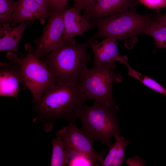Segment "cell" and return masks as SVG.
I'll use <instances>...</instances> for the list:
<instances>
[{"label": "cell", "instance_id": "cell-13", "mask_svg": "<svg viewBox=\"0 0 166 166\" xmlns=\"http://www.w3.org/2000/svg\"><path fill=\"white\" fill-rule=\"evenodd\" d=\"M117 39L113 36L106 38L101 42H90L94 57V65H115L116 62L123 63L128 60L126 56L119 53Z\"/></svg>", "mask_w": 166, "mask_h": 166}, {"label": "cell", "instance_id": "cell-9", "mask_svg": "<svg viewBox=\"0 0 166 166\" xmlns=\"http://www.w3.org/2000/svg\"><path fill=\"white\" fill-rule=\"evenodd\" d=\"M22 82L24 79L19 64L12 61L0 62V96L14 97L17 101Z\"/></svg>", "mask_w": 166, "mask_h": 166}, {"label": "cell", "instance_id": "cell-6", "mask_svg": "<svg viewBox=\"0 0 166 166\" xmlns=\"http://www.w3.org/2000/svg\"><path fill=\"white\" fill-rule=\"evenodd\" d=\"M116 65H94L83 71L79 82L85 97L88 100H93L105 105L117 107L112 93L114 83L121 82V75L115 72Z\"/></svg>", "mask_w": 166, "mask_h": 166}, {"label": "cell", "instance_id": "cell-1", "mask_svg": "<svg viewBox=\"0 0 166 166\" xmlns=\"http://www.w3.org/2000/svg\"><path fill=\"white\" fill-rule=\"evenodd\" d=\"M79 82L69 81L47 89L39 100H33L37 113L33 121L42 122L45 131L50 132L55 121L62 118L74 122L75 113L87 101Z\"/></svg>", "mask_w": 166, "mask_h": 166}, {"label": "cell", "instance_id": "cell-12", "mask_svg": "<svg viewBox=\"0 0 166 166\" xmlns=\"http://www.w3.org/2000/svg\"><path fill=\"white\" fill-rule=\"evenodd\" d=\"M138 0H97L89 8L84 10L83 16L89 21L136 9Z\"/></svg>", "mask_w": 166, "mask_h": 166}, {"label": "cell", "instance_id": "cell-14", "mask_svg": "<svg viewBox=\"0 0 166 166\" xmlns=\"http://www.w3.org/2000/svg\"><path fill=\"white\" fill-rule=\"evenodd\" d=\"M34 21L21 23L12 28L9 24H4L0 27V51H11L19 53L20 57L24 54L20 52L18 46L26 27Z\"/></svg>", "mask_w": 166, "mask_h": 166}, {"label": "cell", "instance_id": "cell-11", "mask_svg": "<svg viewBox=\"0 0 166 166\" xmlns=\"http://www.w3.org/2000/svg\"><path fill=\"white\" fill-rule=\"evenodd\" d=\"M52 13L48 8L32 0H18L15 2L14 10L11 17L12 26L37 20L44 24L45 18L51 16Z\"/></svg>", "mask_w": 166, "mask_h": 166}, {"label": "cell", "instance_id": "cell-8", "mask_svg": "<svg viewBox=\"0 0 166 166\" xmlns=\"http://www.w3.org/2000/svg\"><path fill=\"white\" fill-rule=\"evenodd\" d=\"M64 10L53 12L42 34L34 40L36 45L35 53L40 59H43L61 40L64 30Z\"/></svg>", "mask_w": 166, "mask_h": 166}, {"label": "cell", "instance_id": "cell-22", "mask_svg": "<svg viewBox=\"0 0 166 166\" xmlns=\"http://www.w3.org/2000/svg\"><path fill=\"white\" fill-rule=\"evenodd\" d=\"M97 0H80L75 3L73 7L79 11L86 10L93 6Z\"/></svg>", "mask_w": 166, "mask_h": 166}, {"label": "cell", "instance_id": "cell-3", "mask_svg": "<svg viewBox=\"0 0 166 166\" xmlns=\"http://www.w3.org/2000/svg\"><path fill=\"white\" fill-rule=\"evenodd\" d=\"M89 41L76 44H65L62 41L46 55L43 61L48 65L55 84L79 82L82 72L91 60L87 49Z\"/></svg>", "mask_w": 166, "mask_h": 166}, {"label": "cell", "instance_id": "cell-25", "mask_svg": "<svg viewBox=\"0 0 166 166\" xmlns=\"http://www.w3.org/2000/svg\"><path fill=\"white\" fill-rule=\"evenodd\" d=\"M38 3L41 6L49 8L48 0H32Z\"/></svg>", "mask_w": 166, "mask_h": 166}, {"label": "cell", "instance_id": "cell-5", "mask_svg": "<svg viewBox=\"0 0 166 166\" xmlns=\"http://www.w3.org/2000/svg\"><path fill=\"white\" fill-rule=\"evenodd\" d=\"M26 54L18 58L17 53L7 51L6 56L9 61L19 64L24 82L32 94L33 100H38L47 89L57 86L48 65L36 55L29 43L24 45Z\"/></svg>", "mask_w": 166, "mask_h": 166}, {"label": "cell", "instance_id": "cell-20", "mask_svg": "<svg viewBox=\"0 0 166 166\" xmlns=\"http://www.w3.org/2000/svg\"><path fill=\"white\" fill-rule=\"evenodd\" d=\"M68 0H48L49 8L52 12L56 11L64 10L69 8Z\"/></svg>", "mask_w": 166, "mask_h": 166}, {"label": "cell", "instance_id": "cell-16", "mask_svg": "<svg viewBox=\"0 0 166 166\" xmlns=\"http://www.w3.org/2000/svg\"><path fill=\"white\" fill-rule=\"evenodd\" d=\"M51 166H63L69 163L70 158L62 139L59 136L53 139Z\"/></svg>", "mask_w": 166, "mask_h": 166}, {"label": "cell", "instance_id": "cell-18", "mask_svg": "<svg viewBox=\"0 0 166 166\" xmlns=\"http://www.w3.org/2000/svg\"><path fill=\"white\" fill-rule=\"evenodd\" d=\"M149 35L154 38L156 48L166 49V26L155 18L151 25Z\"/></svg>", "mask_w": 166, "mask_h": 166}, {"label": "cell", "instance_id": "cell-7", "mask_svg": "<svg viewBox=\"0 0 166 166\" xmlns=\"http://www.w3.org/2000/svg\"><path fill=\"white\" fill-rule=\"evenodd\" d=\"M56 136L62 139L66 149L70 154L72 151L82 155L91 162L92 166L98 162L101 166L106 150L96 152L93 146V142L77 127L74 122L69 124L56 132Z\"/></svg>", "mask_w": 166, "mask_h": 166}, {"label": "cell", "instance_id": "cell-4", "mask_svg": "<svg viewBox=\"0 0 166 166\" xmlns=\"http://www.w3.org/2000/svg\"><path fill=\"white\" fill-rule=\"evenodd\" d=\"M118 109L119 107L94 101L91 105H84L74 116L80 119L82 126L80 130L93 142L97 140L110 147L113 144L112 138L122 132L117 115Z\"/></svg>", "mask_w": 166, "mask_h": 166}, {"label": "cell", "instance_id": "cell-23", "mask_svg": "<svg viewBox=\"0 0 166 166\" xmlns=\"http://www.w3.org/2000/svg\"><path fill=\"white\" fill-rule=\"evenodd\" d=\"M125 161L127 165L129 166H144L145 164L143 161L142 158L138 156L130 157L125 160Z\"/></svg>", "mask_w": 166, "mask_h": 166}, {"label": "cell", "instance_id": "cell-15", "mask_svg": "<svg viewBox=\"0 0 166 166\" xmlns=\"http://www.w3.org/2000/svg\"><path fill=\"white\" fill-rule=\"evenodd\" d=\"M115 142L110 147L102 166H120L125 161L124 157L125 148L129 143L123 136L115 135Z\"/></svg>", "mask_w": 166, "mask_h": 166}, {"label": "cell", "instance_id": "cell-21", "mask_svg": "<svg viewBox=\"0 0 166 166\" xmlns=\"http://www.w3.org/2000/svg\"><path fill=\"white\" fill-rule=\"evenodd\" d=\"M139 2L147 8L158 10L166 8V0H138Z\"/></svg>", "mask_w": 166, "mask_h": 166}, {"label": "cell", "instance_id": "cell-24", "mask_svg": "<svg viewBox=\"0 0 166 166\" xmlns=\"http://www.w3.org/2000/svg\"><path fill=\"white\" fill-rule=\"evenodd\" d=\"M154 18L157 22L166 26V13L161 14L157 10L155 12Z\"/></svg>", "mask_w": 166, "mask_h": 166}, {"label": "cell", "instance_id": "cell-19", "mask_svg": "<svg viewBox=\"0 0 166 166\" xmlns=\"http://www.w3.org/2000/svg\"><path fill=\"white\" fill-rule=\"evenodd\" d=\"M13 0H0V25L9 24L12 26L11 17L14 9Z\"/></svg>", "mask_w": 166, "mask_h": 166}, {"label": "cell", "instance_id": "cell-17", "mask_svg": "<svg viewBox=\"0 0 166 166\" xmlns=\"http://www.w3.org/2000/svg\"><path fill=\"white\" fill-rule=\"evenodd\" d=\"M128 69V75L140 81L152 90L166 96V89L153 79L144 75L132 68L127 61L124 64Z\"/></svg>", "mask_w": 166, "mask_h": 166}, {"label": "cell", "instance_id": "cell-26", "mask_svg": "<svg viewBox=\"0 0 166 166\" xmlns=\"http://www.w3.org/2000/svg\"><path fill=\"white\" fill-rule=\"evenodd\" d=\"M74 2L75 3H77L80 0H73Z\"/></svg>", "mask_w": 166, "mask_h": 166}, {"label": "cell", "instance_id": "cell-2", "mask_svg": "<svg viewBox=\"0 0 166 166\" xmlns=\"http://www.w3.org/2000/svg\"><path fill=\"white\" fill-rule=\"evenodd\" d=\"M154 18L152 14H140L133 9L90 21L97 32L89 41L113 36L123 41L126 48L132 49L138 41L137 36L149 35L150 26Z\"/></svg>", "mask_w": 166, "mask_h": 166}, {"label": "cell", "instance_id": "cell-10", "mask_svg": "<svg viewBox=\"0 0 166 166\" xmlns=\"http://www.w3.org/2000/svg\"><path fill=\"white\" fill-rule=\"evenodd\" d=\"M63 17L64 30L61 40L64 44H76L74 37L83 36L85 32L94 28L74 7L65 10Z\"/></svg>", "mask_w": 166, "mask_h": 166}]
</instances>
